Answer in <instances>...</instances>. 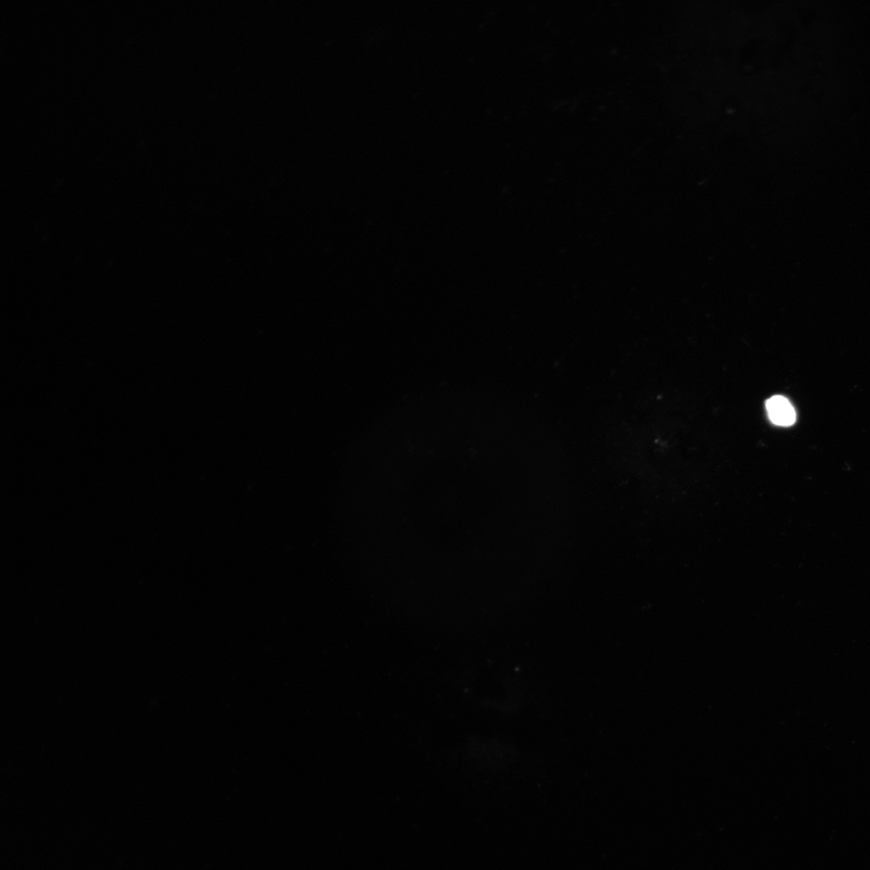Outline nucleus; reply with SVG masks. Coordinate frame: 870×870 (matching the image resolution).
Here are the masks:
<instances>
[{"instance_id":"1","label":"nucleus","mask_w":870,"mask_h":870,"mask_svg":"<svg viewBox=\"0 0 870 870\" xmlns=\"http://www.w3.org/2000/svg\"><path fill=\"white\" fill-rule=\"evenodd\" d=\"M766 410L770 421L780 427H790L795 423L796 413L790 401L783 396H775L766 401Z\"/></svg>"}]
</instances>
